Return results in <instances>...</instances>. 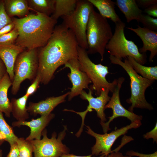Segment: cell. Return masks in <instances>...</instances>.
Segmentation results:
<instances>
[{
	"label": "cell",
	"instance_id": "cell-24",
	"mask_svg": "<svg viewBox=\"0 0 157 157\" xmlns=\"http://www.w3.org/2000/svg\"><path fill=\"white\" fill-rule=\"evenodd\" d=\"M30 10L50 16L54 12L55 0H28Z\"/></svg>",
	"mask_w": 157,
	"mask_h": 157
},
{
	"label": "cell",
	"instance_id": "cell-38",
	"mask_svg": "<svg viewBox=\"0 0 157 157\" xmlns=\"http://www.w3.org/2000/svg\"><path fill=\"white\" fill-rule=\"evenodd\" d=\"M7 72L6 66L0 58V81Z\"/></svg>",
	"mask_w": 157,
	"mask_h": 157
},
{
	"label": "cell",
	"instance_id": "cell-5",
	"mask_svg": "<svg viewBox=\"0 0 157 157\" xmlns=\"http://www.w3.org/2000/svg\"><path fill=\"white\" fill-rule=\"evenodd\" d=\"M93 8V6L88 0H78L74 10L70 14L61 17L62 24L73 33L78 46L86 50L87 28Z\"/></svg>",
	"mask_w": 157,
	"mask_h": 157
},
{
	"label": "cell",
	"instance_id": "cell-34",
	"mask_svg": "<svg viewBox=\"0 0 157 157\" xmlns=\"http://www.w3.org/2000/svg\"><path fill=\"white\" fill-rule=\"evenodd\" d=\"M139 7L145 9L151 5L157 4V0H136Z\"/></svg>",
	"mask_w": 157,
	"mask_h": 157
},
{
	"label": "cell",
	"instance_id": "cell-39",
	"mask_svg": "<svg viewBox=\"0 0 157 157\" xmlns=\"http://www.w3.org/2000/svg\"><path fill=\"white\" fill-rule=\"evenodd\" d=\"M104 157H132L126 155H124L122 153L117 151H112V152L107 156H105Z\"/></svg>",
	"mask_w": 157,
	"mask_h": 157
},
{
	"label": "cell",
	"instance_id": "cell-30",
	"mask_svg": "<svg viewBox=\"0 0 157 157\" xmlns=\"http://www.w3.org/2000/svg\"><path fill=\"white\" fill-rule=\"evenodd\" d=\"M12 22L5 10L4 0H0V29Z\"/></svg>",
	"mask_w": 157,
	"mask_h": 157
},
{
	"label": "cell",
	"instance_id": "cell-23",
	"mask_svg": "<svg viewBox=\"0 0 157 157\" xmlns=\"http://www.w3.org/2000/svg\"><path fill=\"white\" fill-rule=\"evenodd\" d=\"M78 0H55V10L51 17L58 20L60 17L70 14L75 9Z\"/></svg>",
	"mask_w": 157,
	"mask_h": 157
},
{
	"label": "cell",
	"instance_id": "cell-35",
	"mask_svg": "<svg viewBox=\"0 0 157 157\" xmlns=\"http://www.w3.org/2000/svg\"><path fill=\"white\" fill-rule=\"evenodd\" d=\"M10 145V150L6 157H18L19 156V150L17 143Z\"/></svg>",
	"mask_w": 157,
	"mask_h": 157
},
{
	"label": "cell",
	"instance_id": "cell-25",
	"mask_svg": "<svg viewBox=\"0 0 157 157\" xmlns=\"http://www.w3.org/2000/svg\"><path fill=\"white\" fill-rule=\"evenodd\" d=\"M127 58L130 65L138 74L148 79L155 81L157 79V66L147 67L144 66L137 62L131 57H128Z\"/></svg>",
	"mask_w": 157,
	"mask_h": 157
},
{
	"label": "cell",
	"instance_id": "cell-17",
	"mask_svg": "<svg viewBox=\"0 0 157 157\" xmlns=\"http://www.w3.org/2000/svg\"><path fill=\"white\" fill-rule=\"evenodd\" d=\"M25 48L15 44H0V58L4 63L10 78L13 82L14 78V67L18 55Z\"/></svg>",
	"mask_w": 157,
	"mask_h": 157
},
{
	"label": "cell",
	"instance_id": "cell-26",
	"mask_svg": "<svg viewBox=\"0 0 157 157\" xmlns=\"http://www.w3.org/2000/svg\"><path fill=\"white\" fill-rule=\"evenodd\" d=\"M0 135L2 139L10 145L16 142L18 138L14 133L13 128L6 122L2 113L0 111Z\"/></svg>",
	"mask_w": 157,
	"mask_h": 157
},
{
	"label": "cell",
	"instance_id": "cell-36",
	"mask_svg": "<svg viewBox=\"0 0 157 157\" xmlns=\"http://www.w3.org/2000/svg\"><path fill=\"white\" fill-rule=\"evenodd\" d=\"M144 11L148 15L157 17V4L151 5L145 9Z\"/></svg>",
	"mask_w": 157,
	"mask_h": 157
},
{
	"label": "cell",
	"instance_id": "cell-31",
	"mask_svg": "<svg viewBox=\"0 0 157 157\" xmlns=\"http://www.w3.org/2000/svg\"><path fill=\"white\" fill-rule=\"evenodd\" d=\"M41 79L40 75L37 74L31 84L27 88L25 94L29 97L33 94L39 87Z\"/></svg>",
	"mask_w": 157,
	"mask_h": 157
},
{
	"label": "cell",
	"instance_id": "cell-10",
	"mask_svg": "<svg viewBox=\"0 0 157 157\" xmlns=\"http://www.w3.org/2000/svg\"><path fill=\"white\" fill-rule=\"evenodd\" d=\"M142 124L141 121L132 122L129 125L116 129L109 133H106L102 134L95 132L89 126H86V133L96 139L95 144L91 148L92 155L96 156L108 155L112 152L111 147L118 138L126 133L130 129L140 127Z\"/></svg>",
	"mask_w": 157,
	"mask_h": 157
},
{
	"label": "cell",
	"instance_id": "cell-15",
	"mask_svg": "<svg viewBox=\"0 0 157 157\" xmlns=\"http://www.w3.org/2000/svg\"><path fill=\"white\" fill-rule=\"evenodd\" d=\"M54 116V114L51 113L49 115L41 116L36 119H33L29 121L25 120L14 122L12 123V125L13 127H19L25 126L30 128V133L25 139L26 140L40 139L43 131Z\"/></svg>",
	"mask_w": 157,
	"mask_h": 157
},
{
	"label": "cell",
	"instance_id": "cell-41",
	"mask_svg": "<svg viewBox=\"0 0 157 157\" xmlns=\"http://www.w3.org/2000/svg\"><path fill=\"white\" fill-rule=\"evenodd\" d=\"M4 141L0 135V146L1 145Z\"/></svg>",
	"mask_w": 157,
	"mask_h": 157
},
{
	"label": "cell",
	"instance_id": "cell-11",
	"mask_svg": "<svg viewBox=\"0 0 157 157\" xmlns=\"http://www.w3.org/2000/svg\"><path fill=\"white\" fill-rule=\"evenodd\" d=\"M89 91L87 93L84 90L82 91L80 95V98L83 99L87 100L89 103L86 109L81 112H78L72 110L65 109V111L73 112L79 115L81 117L82 123L81 126L78 131L76 133V135L77 137L81 135L83 131L84 125V121L86 115L87 113L91 112L94 109L97 112V116L99 118L100 122H105L107 119L104 111L105 107L110 100V97L108 95L110 91L107 88L103 89L101 92L100 94L96 97H94L92 95V90L89 89Z\"/></svg>",
	"mask_w": 157,
	"mask_h": 157
},
{
	"label": "cell",
	"instance_id": "cell-29",
	"mask_svg": "<svg viewBox=\"0 0 157 157\" xmlns=\"http://www.w3.org/2000/svg\"><path fill=\"white\" fill-rule=\"evenodd\" d=\"M18 35V33L15 27L10 31L0 36V44H14Z\"/></svg>",
	"mask_w": 157,
	"mask_h": 157
},
{
	"label": "cell",
	"instance_id": "cell-33",
	"mask_svg": "<svg viewBox=\"0 0 157 157\" xmlns=\"http://www.w3.org/2000/svg\"><path fill=\"white\" fill-rule=\"evenodd\" d=\"M143 137L144 138L148 139L152 138L153 142H157V122H156L155 127L150 131L143 135Z\"/></svg>",
	"mask_w": 157,
	"mask_h": 157
},
{
	"label": "cell",
	"instance_id": "cell-40",
	"mask_svg": "<svg viewBox=\"0 0 157 157\" xmlns=\"http://www.w3.org/2000/svg\"><path fill=\"white\" fill-rule=\"evenodd\" d=\"M105 156V155L104 154H103L102 155H101V156H99L98 157H104ZM60 157H93L92 156V155H90L88 156H78L76 155H75L74 154H65L63 155H62Z\"/></svg>",
	"mask_w": 157,
	"mask_h": 157
},
{
	"label": "cell",
	"instance_id": "cell-21",
	"mask_svg": "<svg viewBox=\"0 0 157 157\" xmlns=\"http://www.w3.org/2000/svg\"><path fill=\"white\" fill-rule=\"evenodd\" d=\"M4 1L6 12L10 18L17 16L22 18L29 14L27 0H4Z\"/></svg>",
	"mask_w": 157,
	"mask_h": 157
},
{
	"label": "cell",
	"instance_id": "cell-22",
	"mask_svg": "<svg viewBox=\"0 0 157 157\" xmlns=\"http://www.w3.org/2000/svg\"><path fill=\"white\" fill-rule=\"evenodd\" d=\"M28 97L25 94L19 98H13L11 99V113L17 121H25L29 117L26 107Z\"/></svg>",
	"mask_w": 157,
	"mask_h": 157
},
{
	"label": "cell",
	"instance_id": "cell-16",
	"mask_svg": "<svg viewBox=\"0 0 157 157\" xmlns=\"http://www.w3.org/2000/svg\"><path fill=\"white\" fill-rule=\"evenodd\" d=\"M69 93V91L60 96L50 97L37 103L30 102L27 107L28 111L34 115H49L57 106L65 101Z\"/></svg>",
	"mask_w": 157,
	"mask_h": 157
},
{
	"label": "cell",
	"instance_id": "cell-1",
	"mask_svg": "<svg viewBox=\"0 0 157 157\" xmlns=\"http://www.w3.org/2000/svg\"><path fill=\"white\" fill-rule=\"evenodd\" d=\"M78 45L72 32L63 24L55 26L47 44L38 50L37 74L41 83L48 84L57 69L68 61L78 58Z\"/></svg>",
	"mask_w": 157,
	"mask_h": 157
},
{
	"label": "cell",
	"instance_id": "cell-42",
	"mask_svg": "<svg viewBox=\"0 0 157 157\" xmlns=\"http://www.w3.org/2000/svg\"><path fill=\"white\" fill-rule=\"evenodd\" d=\"M2 150L0 149V157H2Z\"/></svg>",
	"mask_w": 157,
	"mask_h": 157
},
{
	"label": "cell",
	"instance_id": "cell-20",
	"mask_svg": "<svg viewBox=\"0 0 157 157\" xmlns=\"http://www.w3.org/2000/svg\"><path fill=\"white\" fill-rule=\"evenodd\" d=\"M12 82L7 72L0 81V111L10 117L11 113V102L8 97V92Z\"/></svg>",
	"mask_w": 157,
	"mask_h": 157
},
{
	"label": "cell",
	"instance_id": "cell-43",
	"mask_svg": "<svg viewBox=\"0 0 157 157\" xmlns=\"http://www.w3.org/2000/svg\"><path fill=\"white\" fill-rule=\"evenodd\" d=\"M18 157H20L19 156Z\"/></svg>",
	"mask_w": 157,
	"mask_h": 157
},
{
	"label": "cell",
	"instance_id": "cell-8",
	"mask_svg": "<svg viewBox=\"0 0 157 157\" xmlns=\"http://www.w3.org/2000/svg\"><path fill=\"white\" fill-rule=\"evenodd\" d=\"M38 64L37 49L25 50L18 55L14 67V78L11 88L13 95L17 94L24 80L33 81L38 73Z\"/></svg>",
	"mask_w": 157,
	"mask_h": 157
},
{
	"label": "cell",
	"instance_id": "cell-12",
	"mask_svg": "<svg viewBox=\"0 0 157 157\" xmlns=\"http://www.w3.org/2000/svg\"><path fill=\"white\" fill-rule=\"evenodd\" d=\"M118 82L109 101L106 105L105 109L111 108L113 111L112 116L109 117V120L106 122H100L104 132L105 133L109 130L110 124L113 119L119 117H124L130 120L131 122L141 121L142 116L137 115L125 108L121 103L119 97V91L125 79L123 77L119 78Z\"/></svg>",
	"mask_w": 157,
	"mask_h": 157
},
{
	"label": "cell",
	"instance_id": "cell-6",
	"mask_svg": "<svg viewBox=\"0 0 157 157\" xmlns=\"http://www.w3.org/2000/svg\"><path fill=\"white\" fill-rule=\"evenodd\" d=\"M115 24L114 33L106 47L110 55L122 60L131 57L140 64L147 62L146 53H141L137 46L132 41L127 40L124 33L125 23L122 21Z\"/></svg>",
	"mask_w": 157,
	"mask_h": 157
},
{
	"label": "cell",
	"instance_id": "cell-4",
	"mask_svg": "<svg viewBox=\"0 0 157 157\" xmlns=\"http://www.w3.org/2000/svg\"><path fill=\"white\" fill-rule=\"evenodd\" d=\"M109 58L112 63L122 67L129 77L131 95L126 101L131 105L128 110L133 112L135 108L150 110H153L152 105L146 100L145 93L147 88L151 86L154 81L145 78L139 75L132 67L127 58H125L124 62L111 55H110Z\"/></svg>",
	"mask_w": 157,
	"mask_h": 157
},
{
	"label": "cell",
	"instance_id": "cell-18",
	"mask_svg": "<svg viewBox=\"0 0 157 157\" xmlns=\"http://www.w3.org/2000/svg\"><path fill=\"white\" fill-rule=\"evenodd\" d=\"M115 4L124 15L127 23L135 20L137 22L142 11L138 5L135 0H117Z\"/></svg>",
	"mask_w": 157,
	"mask_h": 157
},
{
	"label": "cell",
	"instance_id": "cell-14",
	"mask_svg": "<svg viewBox=\"0 0 157 157\" xmlns=\"http://www.w3.org/2000/svg\"><path fill=\"white\" fill-rule=\"evenodd\" d=\"M136 28L128 27L127 28L135 33L140 38L143 47L139 49L141 53H146L147 51L150 52V62L153 61V59L157 54V32L151 31L144 27L137 26Z\"/></svg>",
	"mask_w": 157,
	"mask_h": 157
},
{
	"label": "cell",
	"instance_id": "cell-7",
	"mask_svg": "<svg viewBox=\"0 0 157 157\" xmlns=\"http://www.w3.org/2000/svg\"><path fill=\"white\" fill-rule=\"evenodd\" d=\"M77 50L80 69L87 74L92 83V88L95 95L99 96L105 88L112 92L117 85L118 80L115 79L112 83L107 80L106 76L109 73L108 67L93 63L89 58L86 50L78 46Z\"/></svg>",
	"mask_w": 157,
	"mask_h": 157
},
{
	"label": "cell",
	"instance_id": "cell-13",
	"mask_svg": "<svg viewBox=\"0 0 157 157\" xmlns=\"http://www.w3.org/2000/svg\"><path fill=\"white\" fill-rule=\"evenodd\" d=\"M64 65V68H68L70 70V72L67 74L72 85L68 96L69 101L80 95L84 89H89L88 85L92 82L87 74L81 70L78 58L71 59Z\"/></svg>",
	"mask_w": 157,
	"mask_h": 157
},
{
	"label": "cell",
	"instance_id": "cell-2",
	"mask_svg": "<svg viewBox=\"0 0 157 157\" xmlns=\"http://www.w3.org/2000/svg\"><path fill=\"white\" fill-rule=\"evenodd\" d=\"M22 18H12L18 35L14 44L27 49H38L47 43L57 20L36 12Z\"/></svg>",
	"mask_w": 157,
	"mask_h": 157
},
{
	"label": "cell",
	"instance_id": "cell-28",
	"mask_svg": "<svg viewBox=\"0 0 157 157\" xmlns=\"http://www.w3.org/2000/svg\"><path fill=\"white\" fill-rule=\"evenodd\" d=\"M138 22L141 23L143 27L148 29L157 31V19L147 15L142 14Z\"/></svg>",
	"mask_w": 157,
	"mask_h": 157
},
{
	"label": "cell",
	"instance_id": "cell-9",
	"mask_svg": "<svg viewBox=\"0 0 157 157\" xmlns=\"http://www.w3.org/2000/svg\"><path fill=\"white\" fill-rule=\"evenodd\" d=\"M67 129L66 126H64V130L59 133L57 138L56 133L54 132L49 138L45 129L42 133V139L29 141L33 147L34 157H60L63 154H69V149L62 142Z\"/></svg>",
	"mask_w": 157,
	"mask_h": 157
},
{
	"label": "cell",
	"instance_id": "cell-3",
	"mask_svg": "<svg viewBox=\"0 0 157 157\" xmlns=\"http://www.w3.org/2000/svg\"><path fill=\"white\" fill-rule=\"evenodd\" d=\"M113 35L112 28L107 19L93 8L90 15L86 30L88 54L98 53L102 61L106 45Z\"/></svg>",
	"mask_w": 157,
	"mask_h": 157
},
{
	"label": "cell",
	"instance_id": "cell-27",
	"mask_svg": "<svg viewBox=\"0 0 157 157\" xmlns=\"http://www.w3.org/2000/svg\"><path fill=\"white\" fill-rule=\"evenodd\" d=\"M20 157H33V148L30 141L23 138H18L16 142Z\"/></svg>",
	"mask_w": 157,
	"mask_h": 157
},
{
	"label": "cell",
	"instance_id": "cell-32",
	"mask_svg": "<svg viewBox=\"0 0 157 157\" xmlns=\"http://www.w3.org/2000/svg\"><path fill=\"white\" fill-rule=\"evenodd\" d=\"M126 154L131 157L136 156L138 157H157V151H156L152 154H145L131 150L127 151Z\"/></svg>",
	"mask_w": 157,
	"mask_h": 157
},
{
	"label": "cell",
	"instance_id": "cell-37",
	"mask_svg": "<svg viewBox=\"0 0 157 157\" xmlns=\"http://www.w3.org/2000/svg\"><path fill=\"white\" fill-rule=\"evenodd\" d=\"M15 24L13 22L9 24L0 29V36L4 34L9 33L14 28Z\"/></svg>",
	"mask_w": 157,
	"mask_h": 157
},
{
	"label": "cell",
	"instance_id": "cell-19",
	"mask_svg": "<svg viewBox=\"0 0 157 157\" xmlns=\"http://www.w3.org/2000/svg\"><path fill=\"white\" fill-rule=\"evenodd\" d=\"M98 9L103 17L110 19L115 24L121 21L115 10V2L111 0H88Z\"/></svg>",
	"mask_w": 157,
	"mask_h": 157
}]
</instances>
